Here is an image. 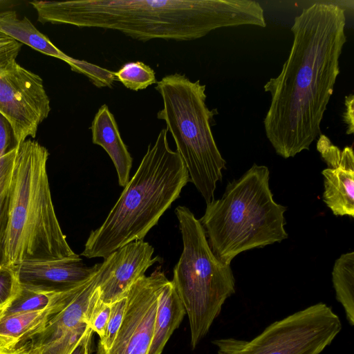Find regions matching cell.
I'll list each match as a JSON object with an SVG mask.
<instances>
[{
  "label": "cell",
  "mask_w": 354,
  "mask_h": 354,
  "mask_svg": "<svg viewBox=\"0 0 354 354\" xmlns=\"http://www.w3.org/2000/svg\"><path fill=\"white\" fill-rule=\"evenodd\" d=\"M0 354H26L17 351H1Z\"/></svg>",
  "instance_id": "obj_32"
},
{
  "label": "cell",
  "mask_w": 354,
  "mask_h": 354,
  "mask_svg": "<svg viewBox=\"0 0 354 354\" xmlns=\"http://www.w3.org/2000/svg\"><path fill=\"white\" fill-rule=\"evenodd\" d=\"M162 129L100 227L92 230L82 256L106 258L124 245L142 240L189 181L187 169L171 149Z\"/></svg>",
  "instance_id": "obj_3"
},
{
  "label": "cell",
  "mask_w": 354,
  "mask_h": 354,
  "mask_svg": "<svg viewBox=\"0 0 354 354\" xmlns=\"http://www.w3.org/2000/svg\"><path fill=\"white\" fill-rule=\"evenodd\" d=\"M354 97L351 94L345 97V111L344 113V122L346 124V133L350 135L354 132V109H353Z\"/></svg>",
  "instance_id": "obj_30"
},
{
  "label": "cell",
  "mask_w": 354,
  "mask_h": 354,
  "mask_svg": "<svg viewBox=\"0 0 354 354\" xmlns=\"http://www.w3.org/2000/svg\"><path fill=\"white\" fill-rule=\"evenodd\" d=\"M110 313L111 304L100 299L97 286L91 297L85 317L88 326L99 335L100 339L104 335Z\"/></svg>",
  "instance_id": "obj_23"
},
{
  "label": "cell",
  "mask_w": 354,
  "mask_h": 354,
  "mask_svg": "<svg viewBox=\"0 0 354 354\" xmlns=\"http://www.w3.org/2000/svg\"><path fill=\"white\" fill-rule=\"evenodd\" d=\"M89 328L83 322L36 354H71Z\"/></svg>",
  "instance_id": "obj_26"
},
{
  "label": "cell",
  "mask_w": 354,
  "mask_h": 354,
  "mask_svg": "<svg viewBox=\"0 0 354 354\" xmlns=\"http://www.w3.org/2000/svg\"><path fill=\"white\" fill-rule=\"evenodd\" d=\"M22 44L0 32V64L16 59Z\"/></svg>",
  "instance_id": "obj_29"
},
{
  "label": "cell",
  "mask_w": 354,
  "mask_h": 354,
  "mask_svg": "<svg viewBox=\"0 0 354 354\" xmlns=\"http://www.w3.org/2000/svg\"><path fill=\"white\" fill-rule=\"evenodd\" d=\"M127 296L111 304V313L104 336L100 339L97 354H105L111 348L122 324Z\"/></svg>",
  "instance_id": "obj_24"
},
{
  "label": "cell",
  "mask_w": 354,
  "mask_h": 354,
  "mask_svg": "<svg viewBox=\"0 0 354 354\" xmlns=\"http://www.w3.org/2000/svg\"><path fill=\"white\" fill-rule=\"evenodd\" d=\"M100 265L88 267L76 254L59 259L23 262L15 268L21 286L40 292L59 293L87 281Z\"/></svg>",
  "instance_id": "obj_13"
},
{
  "label": "cell",
  "mask_w": 354,
  "mask_h": 354,
  "mask_svg": "<svg viewBox=\"0 0 354 354\" xmlns=\"http://www.w3.org/2000/svg\"><path fill=\"white\" fill-rule=\"evenodd\" d=\"M345 26L344 9L333 3H313L294 19L288 59L280 73L263 86L271 96L263 120L266 135L284 158L309 150L321 134L339 74Z\"/></svg>",
  "instance_id": "obj_1"
},
{
  "label": "cell",
  "mask_w": 354,
  "mask_h": 354,
  "mask_svg": "<svg viewBox=\"0 0 354 354\" xmlns=\"http://www.w3.org/2000/svg\"><path fill=\"white\" fill-rule=\"evenodd\" d=\"M21 288L15 267L0 266V310L13 299Z\"/></svg>",
  "instance_id": "obj_27"
},
{
  "label": "cell",
  "mask_w": 354,
  "mask_h": 354,
  "mask_svg": "<svg viewBox=\"0 0 354 354\" xmlns=\"http://www.w3.org/2000/svg\"><path fill=\"white\" fill-rule=\"evenodd\" d=\"M317 148L328 167L324 176L323 201L335 216L354 217V154L351 147L340 150L324 135Z\"/></svg>",
  "instance_id": "obj_14"
},
{
  "label": "cell",
  "mask_w": 354,
  "mask_h": 354,
  "mask_svg": "<svg viewBox=\"0 0 354 354\" xmlns=\"http://www.w3.org/2000/svg\"><path fill=\"white\" fill-rule=\"evenodd\" d=\"M93 333L89 328L71 354H89Z\"/></svg>",
  "instance_id": "obj_31"
},
{
  "label": "cell",
  "mask_w": 354,
  "mask_h": 354,
  "mask_svg": "<svg viewBox=\"0 0 354 354\" xmlns=\"http://www.w3.org/2000/svg\"><path fill=\"white\" fill-rule=\"evenodd\" d=\"M142 240L130 242L109 254L101 263L98 289L100 299L108 304L126 297L130 288L145 276L160 257Z\"/></svg>",
  "instance_id": "obj_11"
},
{
  "label": "cell",
  "mask_w": 354,
  "mask_h": 354,
  "mask_svg": "<svg viewBox=\"0 0 354 354\" xmlns=\"http://www.w3.org/2000/svg\"><path fill=\"white\" fill-rule=\"evenodd\" d=\"M0 32L21 44L65 62L70 57L39 31L27 17L19 18L14 10L0 12Z\"/></svg>",
  "instance_id": "obj_18"
},
{
  "label": "cell",
  "mask_w": 354,
  "mask_h": 354,
  "mask_svg": "<svg viewBox=\"0 0 354 354\" xmlns=\"http://www.w3.org/2000/svg\"><path fill=\"white\" fill-rule=\"evenodd\" d=\"M168 281L165 273L156 269L130 288L122 324L111 348L105 354H147L159 297Z\"/></svg>",
  "instance_id": "obj_10"
},
{
  "label": "cell",
  "mask_w": 354,
  "mask_h": 354,
  "mask_svg": "<svg viewBox=\"0 0 354 354\" xmlns=\"http://www.w3.org/2000/svg\"><path fill=\"white\" fill-rule=\"evenodd\" d=\"M60 292L48 308L0 317V350L9 351L24 337L35 330L48 316L66 301L79 288Z\"/></svg>",
  "instance_id": "obj_16"
},
{
  "label": "cell",
  "mask_w": 354,
  "mask_h": 354,
  "mask_svg": "<svg viewBox=\"0 0 354 354\" xmlns=\"http://www.w3.org/2000/svg\"><path fill=\"white\" fill-rule=\"evenodd\" d=\"M41 23L111 29L133 39L186 41L212 30L266 26L264 10L252 0L32 1Z\"/></svg>",
  "instance_id": "obj_2"
},
{
  "label": "cell",
  "mask_w": 354,
  "mask_h": 354,
  "mask_svg": "<svg viewBox=\"0 0 354 354\" xmlns=\"http://www.w3.org/2000/svg\"><path fill=\"white\" fill-rule=\"evenodd\" d=\"M115 77L126 88L133 91L147 88L157 82L154 71L140 61L124 64L115 72Z\"/></svg>",
  "instance_id": "obj_22"
},
{
  "label": "cell",
  "mask_w": 354,
  "mask_h": 354,
  "mask_svg": "<svg viewBox=\"0 0 354 354\" xmlns=\"http://www.w3.org/2000/svg\"><path fill=\"white\" fill-rule=\"evenodd\" d=\"M100 265L96 272L51 313L41 325L24 337L9 351L36 354L71 329L86 322L85 315L91 297L98 286Z\"/></svg>",
  "instance_id": "obj_12"
},
{
  "label": "cell",
  "mask_w": 354,
  "mask_h": 354,
  "mask_svg": "<svg viewBox=\"0 0 354 354\" xmlns=\"http://www.w3.org/2000/svg\"><path fill=\"white\" fill-rule=\"evenodd\" d=\"M17 147L0 158V266L4 261V248L9 218L10 187Z\"/></svg>",
  "instance_id": "obj_20"
},
{
  "label": "cell",
  "mask_w": 354,
  "mask_h": 354,
  "mask_svg": "<svg viewBox=\"0 0 354 354\" xmlns=\"http://www.w3.org/2000/svg\"><path fill=\"white\" fill-rule=\"evenodd\" d=\"M185 307L171 281L164 286L158 299L153 335L147 354H162L185 315Z\"/></svg>",
  "instance_id": "obj_17"
},
{
  "label": "cell",
  "mask_w": 354,
  "mask_h": 354,
  "mask_svg": "<svg viewBox=\"0 0 354 354\" xmlns=\"http://www.w3.org/2000/svg\"><path fill=\"white\" fill-rule=\"evenodd\" d=\"M59 293H44L34 291L21 286L9 304L0 310V317L12 314L45 309L57 298Z\"/></svg>",
  "instance_id": "obj_21"
},
{
  "label": "cell",
  "mask_w": 354,
  "mask_h": 354,
  "mask_svg": "<svg viewBox=\"0 0 354 354\" xmlns=\"http://www.w3.org/2000/svg\"><path fill=\"white\" fill-rule=\"evenodd\" d=\"M205 88L199 80L192 82L179 73L165 76L156 86L163 102L157 118L166 122L189 181L207 205L214 200L216 184L222 180L226 161L212 134L211 122L218 113L207 106Z\"/></svg>",
  "instance_id": "obj_6"
},
{
  "label": "cell",
  "mask_w": 354,
  "mask_h": 354,
  "mask_svg": "<svg viewBox=\"0 0 354 354\" xmlns=\"http://www.w3.org/2000/svg\"><path fill=\"white\" fill-rule=\"evenodd\" d=\"M50 111L42 79L16 59L0 64V113L10 122L17 147L35 138Z\"/></svg>",
  "instance_id": "obj_9"
},
{
  "label": "cell",
  "mask_w": 354,
  "mask_h": 354,
  "mask_svg": "<svg viewBox=\"0 0 354 354\" xmlns=\"http://www.w3.org/2000/svg\"><path fill=\"white\" fill-rule=\"evenodd\" d=\"M332 281L337 300L342 305L346 317L354 325V252L342 254L336 259Z\"/></svg>",
  "instance_id": "obj_19"
},
{
  "label": "cell",
  "mask_w": 354,
  "mask_h": 354,
  "mask_svg": "<svg viewBox=\"0 0 354 354\" xmlns=\"http://www.w3.org/2000/svg\"><path fill=\"white\" fill-rule=\"evenodd\" d=\"M183 249L174 268L173 283L187 315L191 345L195 348L208 333L225 300L235 292L230 265L212 251L205 232L189 208L178 206Z\"/></svg>",
  "instance_id": "obj_7"
},
{
  "label": "cell",
  "mask_w": 354,
  "mask_h": 354,
  "mask_svg": "<svg viewBox=\"0 0 354 354\" xmlns=\"http://www.w3.org/2000/svg\"><path fill=\"white\" fill-rule=\"evenodd\" d=\"M270 171L255 163L230 182L219 199L207 205L199 219L209 247L223 263L240 253L281 243L288 237L287 208L277 203L269 187Z\"/></svg>",
  "instance_id": "obj_5"
},
{
  "label": "cell",
  "mask_w": 354,
  "mask_h": 354,
  "mask_svg": "<svg viewBox=\"0 0 354 354\" xmlns=\"http://www.w3.org/2000/svg\"><path fill=\"white\" fill-rule=\"evenodd\" d=\"M46 148L26 140L17 147L10 187L9 218L3 265L59 259L75 255L53 204Z\"/></svg>",
  "instance_id": "obj_4"
},
{
  "label": "cell",
  "mask_w": 354,
  "mask_h": 354,
  "mask_svg": "<svg viewBox=\"0 0 354 354\" xmlns=\"http://www.w3.org/2000/svg\"><path fill=\"white\" fill-rule=\"evenodd\" d=\"M342 330L339 316L319 302L268 326L250 340L214 339L218 354H320Z\"/></svg>",
  "instance_id": "obj_8"
},
{
  "label": "cell",
  "mask_w": 354,
  "mask_h": 354,
  "mask_svg": "<svg viewBox=\"0 0 354 354\" xmlns=\"http://www.w3.org/2000/svg\"><path fill=\"white\" fill-rule=\"evenodd\" d=\"M91 130L93 143L102 147L108 153L115 167L118 183L124 187L129 181L133 158L107 105L103 104L98 109L91 123Z\"/></svg>",
  "instance_id": "obj_15"
},
{
  "label": "cell",
  "mask_w": 354,
  "mask_h": 354,
  "mask_svg": "<svg viewBox=\"0 0 354 354\" xmlns=\"http://www.w3.org/2000/svg\"><path fill=\"white\" fill-rule=\"evenodd\" d=\"M17 147L10 122L0 113V158Z\"/></svg>",
  "instance_id": "obj_28"
},
{
  "label": "cell",
  "mask_w": 354,
  "mask_h": 354,
  "mask_svg": "<svg viewBox=\"0 0 354 354\" xmlns=\"http://www.w3.org/2000/svg\"><path fill=\"white\" fill-rule=\"evenodd\" d=\"M66 62L70 66L72 71L84 75L97 87H111L113 81L116 80L115 73L113 71L88 63L86 61L70 57Z\"/></svg>",
  "instance_id": "obj_25"
}]
</instances>
